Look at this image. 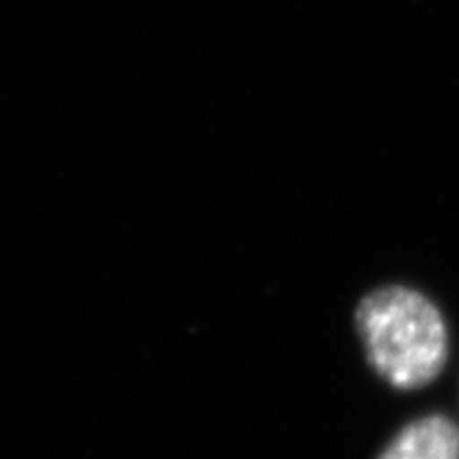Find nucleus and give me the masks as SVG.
Wrapping results in <instances>:
<instances>
[{"instance_id":"f257e3e1","label":"nucleus","mask_w":459,"mask_h":459,"mask_svg":"<svg viewBox=\"0 0 459 459\" xmlns=\"http://www.w3.org/2000/svg\"><path fill=\"white\" fill-rule=\"evenodd\" d=\"M357 331L368 363L399 389H420L447 361V328L434 302L405 286H382L359 302Z\"/></svg>"},{"instance_id":"f03ea898","label":"nucleus","mask_w":459,"mask_h":459,"mask_svg":"<svg viewBox=\"0 0 459 459\" xmlns=\"http://www.w3.org/2000/svg\"><path fill=\"white\" fill-rule=\"evenodd\" d=\"M380 459H459V427L446 415L415 420L389 443Z\"/></svg>"}]
</instances>
